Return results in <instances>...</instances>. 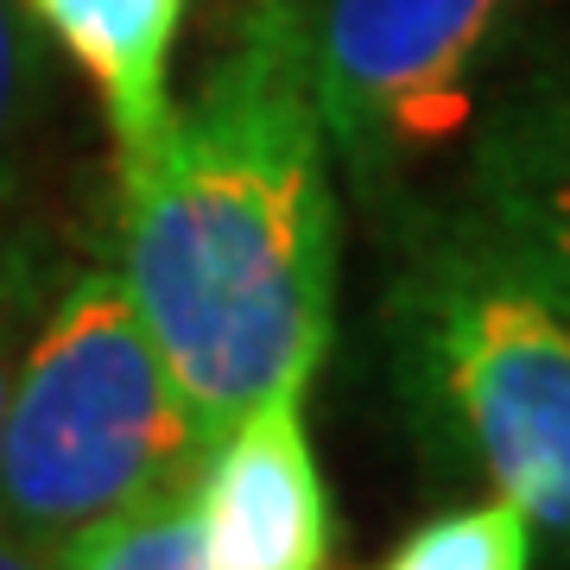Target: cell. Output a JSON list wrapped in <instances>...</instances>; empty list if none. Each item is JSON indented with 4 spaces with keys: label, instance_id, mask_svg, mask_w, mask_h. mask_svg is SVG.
Returning <instances> with one entry per match:
<instances>
[{
    "label": "cell",
    "instance_id": "cell-3",
    "mask_svg": "<svg viewBox=\"0 0 570 570\" xmlns=\"http://www.w3.org/2000/svg\"><path fill=\"white\" fill-rule=\"evenodd\" d=\"M204 456V431L121 266L82 261L13 374L0 419V532L51 558L102 520L190 494Z\"/></svg>",
    "mask_w": 570,
    "mask_h": 570
},
{
    "label": "cell",
    "instance_id": "cell-5",
    "mask_svg": "<svg viewBox=\"0 0 570 570\" xmlns=\"http://www.w3.org/2000/svg\"><path fill=\"white\" fill-rule=\"evenodd\" d=\"M438 190L570 311V0H539L520 20Z\"/></svg>",
    "mask_w": 570,
    "mask_h": 570
},
{
    "label": "cell",
    "instance_id": "cell-6",
    "mask_svg": "<svg viewBox=\"0 0 570 570\" xmlns=\"http://www.w3.org/2000/svg\"><path fill=\"white\" fill-rule=\"evenodd\" d=\"M311 374H285L209 444L190 482L204 570H330L336 508L305 431Z\"/></svg>",
    "mask_w": 570,
    "mask_h": 570
},
{
    "label": "cell",
    "instance_id": "cell-2",
    "mask_svg": "<svg viewBox=\"0 0 570 570\" xmlns=\"http://www.w3.org/2000/svg\"><path fill=\"white\" fill-rule=\"evenodd\" d=\"M387 223L381 348L431 463L513 501L570 558V311L444 190Z\"/></svg>",
    "mask_w": 570,
    "mask_h": 570
},
{
    "label": "cell",
    "instance_id": "cell-4",
    "mask_svg": "<svg viewBox=\"0 0 570 570\" xmlns=\"http://www.w3.org/2000/svg\"><path fill=\"white\" fill-rule=\"evenodd\" d=\"M539 0H298L330 153L374 216L425 197Z\"/></svg>",
    "mask_w": 570,
    "mask_h": 570
},
{
    "label": "cell",
    "instance_id": "cell-1",
    "mask_svg": "<svg viewBox=\"0 0 570 570\" xmlns=\"http://www.w3.org/2000/svg\"><path fill=\"white\" fill-rule=\"evenodd\" d=\"M115 266L216 444L336 330L343 204L298 0H247L165 140L115 171Z\"/></svg>",
    "mask_w": 570,
    "mask_h": 570
},
{
    "label": "cell",
    "instance_id": "cell-8",
    "mask_svg": "<svg viewBox=\"0 0 570 570\" xmlns=\"http://www.w3.org/2000/svg\"><path fill=\"white\" fill-rule=\"evenodd\" d=\"M539 532L513 501H463L419 520L374 570H532Z\"/></svg>",
    "mask_w": 570,
    "mask_h": 570
},
{
    "label": "cell",
    "instance_id": "cell-9",
    "mask_svg": "<svg viewBox=\"0 0 570 570\" xmlns=\"http://www.w3.org/2000/svg\"><path fill=\"white\" fill-rule=\"evenodd\" d=\"M82 261H70V247L39 223H13V209L0 216V419L13 400V374L26 362L32 330L45 324L51 298Z\"/></svg>",
    "mask_w": 570,
    "mask_h": 570
},
{
    "label": "cell",
    "instance_id": "cell-12",
    "mask_svg": "<svg viewBox=\"0 0 570 570\" xmlns=\"http://www.w3.org/2000/svg\"><path fill=\"white\" fill-rule=\"evenodd\" d=\"M0 570H58L45 551H32L26 539H13V532H0Z\"/></svg>",
    "mask_w": 570,
    "mask_h": 570
},
{
    "label": "cell",
    "instance_id": "cell-10",
    "mask_svg": "<svg viewBox=\"0 0 570 570\" xmlns=\"http://www.w3.org/2000/svg\"><path fill=\"white\" fill-rule=\"evenodd\" d=\"M58 570H204V551H197V520H190V501H153L140 513H121V520H102L82 539H70L63 551H51Z\"/></svg>",
    "mask_w": 570,
    "mask_h": 570
},
{
    "label": "cell",
    "instance_id": "cell-7",
    "mask_svg": "<svg viewBox=\"0 0 570 570\" xmlns=\"http://www.w3.org/2000/svg\"><path fill=\"white\" fill-rule=\"evenodd\" d=\"M63 58L77 63L115 134V171L140 165L171 121V45L184 0H20Z\"/></svg>",
    "mask_w": 570,
    "mask_h": 570
},
{
    "label": "cell",
    "instance_id": "cell-11",
    "mask_svg": "<svg viewBox=\"0 0 570 570\" xmlns=\"http://www.w3.org/2000/svg\"><path fill=\"white\" fill-rule=\"evenodd\" d=\"M45 121V51L20 0H0V216L20 204Z\"/></svg>",
    "mask_w": 570,
    "mask_h": 570
}]
</instances>
